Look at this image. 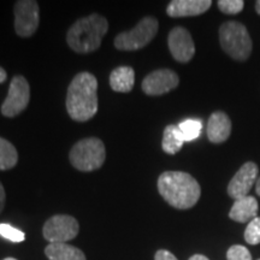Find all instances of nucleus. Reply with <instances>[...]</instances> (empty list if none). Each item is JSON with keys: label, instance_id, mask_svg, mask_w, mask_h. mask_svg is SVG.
Wrapping results in <instances>:
<instances>
[{"label": "nucleus", "instance_id": "32", "mask_svg": "<svg viewBox=\"0 0 260 260\" xmlns=\"http://www.w3.org/2000/svg\"><path fill=\"white\" fill-rule=\"evenodd\" d=\"M258 260H260V259H258Z\"/></svg>", "mask_w": 260, "mask_h": 260}, {"label": "nucleus", "instance_id": "27", "mask_svg": "<svg viewBox=\"0 0 260 260\" xmlns=\"http://www.w3.org/2000/svg\"><path fill=\"white\" fill-rule=\"evenodd\" d=\"M6 79H8V73H6L4 68L0 67V84L4 83L5 81H6Z\"/></svg>", "mask_w": 260, "mask_h": 260}, {"label": "nucleus", "instance_id": "20", "mask_svg": "<svg viewBox=\"0 0 260 260\" xmlns=\"http://www.w3.org/2000/svg\"><path fill=\"white\" fill-rule=\"evenodd\" d=\"M182 135H183L184 141H193L198 139L201 134V129H203V122L200 119H186V121L181 122L178 124Z\"/></svg>", "mask_w": 260, "mask_h": 260}, {"label": "nucleus", "instance_id": "7", "mask_svg": "<svg viewBox=\"0 0 260 260\" xmlns=\"http://www.w3.org/2000/svg\"><path fill=\"white\" fill-rule=\"evenodd\" d=\"M30 102V86L22 75H16L10 82L8 96L3 103L2 115L8 118H14L21 115L27 109Z\"/></svg>", "mask_w": 260, "mask_h": 260}, {"label": "nucleus", "instance_id": "13", "mask_svg": "<svg viewBox=\"0 0 260 260\" xmlns=\"http://www.w3.org/2000/svg\"><path fill=\"white\" fill-rule=\"evenodd\" d=\"M211 0H174L167 8L168 16L174 18L199 16L211 8Z\"/></svg>", "mask_w": 260, "mask_h": 260}, {"label": "nucleus", "instance_id": "25", "mask_svg": "<svg viewBox=\"0 0 260 260\" xmlns=\"http://www.w3.org/2000/svg\"><path fill=\"white\" fill-rule=\"evenodd\" d=\"M154 260H178V259L172 254L171 252L167 251V249H159V251L155 253Z\"/></svg>", "mask_w": 260, "mask_h": 260}, {"label": "nucleus", "instance_id": "21", "mask_svg": "<svg viewBox=\"0 0 260 260\" xmlns=\"http://www.w3.org/2000/svg\"><path fill=\"white\" fill-rule=\"evenodd\" d=\"M245 240L248 245L255 246L260 243V217H255L248 223L245 230Z\"/></svg>", "mask_w": 260, "mask_h": 260}, {"label": "nucleus", "instance_id": "29", "mask_svg": "<svg viewBox=\"0 0 260 260\" xmlns=\"http://www.w3.org/2000/svg\"><path fill=\"white\" fill-rule=\"evenodd\" d=\"M255 191H256V194H258L259 197H260V177L258 178V180H256V183H255Z\"/></svg>", "mask_w": 260, "mask_h": 260}, {"label": "nucleus", "instance_id": "4", "mask_svg": "<svg viewBox=\"0 0 260 260\" xmlns=\"http://www.w3.org/2000/svg\"><path fill=\"white\" fill-rule=\"evenodd\" d=\"M69 159L71 165L80 171L90 172L98 170L105 162V145L98 138L82 139L70 149Z\"/></svg>", "mask_w": 260, "mask_h": 260}, {"label": "nucleus", "instance_id": "3", "mask_svg": "<svg viewBox=\"0 0 260 260\" xmlns=\"http://www.w3.org/2000/svg\"><path fill=\"white\" fill-rule=\"evenodd\" d=\"M109 30V22L99 14H92L77 19L67 34L69 47L76 53L87 54L96 51Z\"/></svg>", "mask_w": 260, "mask_h": 260}, {"label": "nucleus", "instance_id": "24", "mask_svg": "<svg viewBox=\"0 0 260 260\" xmlns=\"http://www.w3.org/2000/svg\"><path fill=\"white\" fill-rule=\"evenodd\" d=\"M228 260H252V255L245 246L234 245L226 252Z\"/></svg>", "mask_w": 260, "mask_h": 260}, {"label": "nucleus", "instance_id": "23", "mask_svg": "<svg viewBox=\"0 0 260 260\" xmlns=\"http://www.w3.org/2000/svg\"><path fill=\"white\" fill-rule=\"evenodd\" d=\"M245 3L242 0H219L218 9L225 15H236L242 11Z\"/></svg>", "mask_w": 260, "mask_h": 260}, {"label": "nucleus", "instance_id": "17", "mask_svg": "<svg viewBox=\"0 0 260 260\" xmlns=\"http://www.w3.org/2000/svg\"><path fill=\"white\" fill-rule=\"evenodd\" d=\"M45 254L50 260H86L80 248L68 243H50L45 248Z\"/></svg>", "mask_w": 260, "mask_h": 260}, {"label": "nucleus", "instance_id": "9", "mask_svg": "<svg viewBox=\"0 0 260 260\" xmlns=\"http://www.w3.org/2000/svg\"><path fill=\"white\" fill-rule=\"evenodd\" d=\"M15 31L19 38H30L40 24V9L34 0H18L14 6Z\"/></svg>", "mask_w": 260, "mask_h": 260}, {"label": "nucleus", "instance_id": "12", "mask_svg": "<svg viewBox=\"0 0 260 260\" xmlns=\"http://www.w3.org/2000/svg\"><path fill=\"white\" fill-rule=\"evenodd\" d=\"M168 46L170 53L180 63H187L195 54V45L189 31L183 27H175L169 32Z\"/></svg>", "mask_w": 260, "mask_h": 260}, {"label": "nucleus", "instance_id": "19", "mask_svg": "<svg viewBox=\"0 0 260 260\" xmlns=\"http://www.w3.org/2000/svg\"><path fill=\"white\" fill-rule=\"evenodd\" d=\"M18 162L17 149L9 140L0 138V170H11Z\"/></svg>", "mask_w": 260, "mask_h": 260}, {"label": "nucleus", "instance_id": "8", "mask_svg": "<svg viewBox=\"0 0 260 260\" xmlns=\"http://www.w3.org/2000/svg\"><path fill=\"white\" fill-rule=\"evenodd\" d=\"M80 232V224L69 214L52 216L42 228V235L50 243H67Z\"/></svg>", "mask_w": 260, "mask_h": 260}, {"label": "nucleus", "instance_id": "2", "mask_svg": "<svg viewBox=\"0 0 260 260\" xmlns=\"http://www.w3.org/2000/svg\"><path fill=\"white\" fill-rule=\"evenodd\" d=\"M158 191L162 199L177 210L191 209L200 199L198 181L183 171H165L158 178Z\"/></svg>", "mask_w": 260, "mask_h": 260}, {"label": "nucleus", "instance_id": "16", "mask_svg": "<svg viewBox=\"0 0 260 260\" xmlns=\"http://www.w3.org/2000/svg\"><path fill=\"white\" fill-rule=\"evenodd\" d=\"M134 83L135 73L130 67H118L110 74V87L117 93L132 92Z\"/></svg>", "mask_w": 260, "mask_h": 260}, {"label": "nucleus", "instance_id": "26", "mask_svg": "<svg viewBox=\"0 0 260 260\" xmlns=\"http://www.w3.org/2000/svg\"><path fill=\"white\" fill-rule=\"evenodd\" d=\"M5 203H6V193H5V188L3 186V183L0 182V213L3 212L5 207Z\"/></svg>", "mask_w": 260, "mask_h": 260}, {"label": "nucleus", "instance_id": "1", "mask_svg": "<svg viewBox=\"0 0 260 260\" xmlns=\"http://www.w3.org/2000/svg\"><path fill=\"white\" fill-rule=\"evenodd\" d=\"M67 111L76 122H87L96 115L98 80L88 71L77 74L69 84L67 94Z\"/></svg>", "mask_w": 260, "mask_h": 260}, {"label": "nucleus", "instance_id": "10", "mask_svg": "<svg viewBox=\"0 0 260 260\" xmlns=\"http://www.w3.org/2000/svg\"><path fill=\"white\" fill-rule=\"evenodd\" d=\"M180 83L178 75L170 69H159L152 71L142 81V90L147 95L157 96L169 93Z\"/></svg>", "mask_w": 260, "mask_h": 260}, {"label": "nucleus", "instance_id": "5", "mask_svg": "<svg viewBox=\"0 0 260 260\" xmlns=\"http://www.w3.org/2000/svg\"><path fill=\"white\" fill-rule=\"evenodd\" d=\"M220 46L236 60H246L251 56L252 40L248 30L239 22H225L219 29Z\"/></svg>", "mask_w": 260, "mask_h": 260}, {"label": "nucleus", "instance_id": "28", "mask_svg": "<svg viewBox=\"0 0 260 260\" xmlns=\"http://www.w3.org/2000/svg\"><path fill=\"white\" fill-rule=\"evenodd\" d=\"M189 260H210V259L203 254H194L190 256Z\"/></svg>", "mask_w": 260, "mask_h": 260}, {"label": "nucleus", "instance_id": "15", "mask_svg": "<svg viewBox=\"0 0 260 260\" xmlns=\"http://www.w3.org/2000/svg\"><path fill=\"white\" fill-rule=\"evenodd\" d=\"M258 213V201L255 198L247 195L242 199L235 200L229 212L230 219L237 223H249Z\"/></svg>", "mask_w": 260, "mask_h": 260}, {"label": "nucleus", "instance_id": "22", "mask_svg": "<svg viewBox=\"0 0 260 260\" xmlns=\"http://www.w3.org/2000/svg\"><path fill=\"white\" fill-rule=\"evenodd\" d=\"M0 236H3L4 239L9 240V241L18 243L23 242L25 240V234L17 228H14L10 224L2 223L0 224Z\"/></svg>", "mask_w": 260, "mask_h": 260}, {"label": "nucleus", "instance_id": "11", "mask_svg": "<svg viewBox=\"0 0 260 260\" xmlns=\"http://www.w3.org/2000/svg\"><path fill=\"white\" fill-rule=\"evenodd\" d=\"M258 180V167L255 162L247 161L240 168L228 186V194L239 200L247 197Z\"/></svg>", "mask_w": 260, "mask_h": 260}, {"label": "nucleus", "instance_id": "18", "mask_svg": "<svg viewBox=\"0 0 260 260\" xmlns=\"http://www.w3.org/2000/svg\"><path fill=\"white\" fill-rule=\"evenodd\" d=\"M183 135H182L178 125L170 124L164 129V134H162L161 147L162 151L168 154H176L178 151L182 148L184 144Z\"/></svg>", "mask_w": 260, "mask_h": 260}, {"label": "nucleus", "instance_id": "14", "mask_svg": "<svg viewBox=\"0 0 260 260\" xmlns=\"http://www.w3.org/2000/svg\"><path fill=\"white\" fill-rule=\"evenodd\" d=\"M232 134V121L222 111H216L210 116L207 122V138L212 144H222Z\"/></svg>", "mask_w": 260, "mask_h": 260}, {"label": "nucleus", "instance_id": "6", "mask_svg": "<svg viewBox=\"0 0 260 260\" xmlns=\"http://www.w3.org/2000/svg\"><path fill=\"white\" fill-rule=\"evenodd\" d=\"M158 29V19L147 16L142 18L132 30L119 32L115 39V47L119 51H136L144 48L153 40Z\"/></svg>", "mask_w": 260, "mask_h": 260}, {"label": "nucleus", "instance_id": "31", "mask_svg": "<svg viewBox=\"0 0 260 260\" xmlns=\"http://www.w3.org/2000/svg\"><path fill=\"white\" fill-rule=\"evenodd\" d=\"M3 260H17L16 258H5V259H3Z\"/></svg>", "mask_w": 260, "mask_h": 260}, {"label": "nucleus", "instance_id": "30", "mask_svg": "<svg viewBox=\"0 0 260 260\" xmlns=\"http://www.w3.org/2000/svg\"><path fill=\"white\" fill-rule=\"evenodd\" d=\"M255 10H256V12H258V14L260 15V0H259V2L255 3Z\"/></svg>", "mask_w": 260, "mask_h": 260}]
</instances>
